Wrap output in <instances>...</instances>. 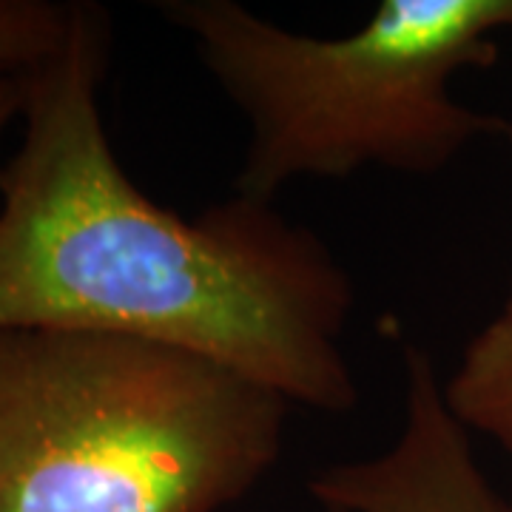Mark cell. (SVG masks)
<instances>
[{
	"label": "cell",
	"mask_w": 512,
	"mask_h": 512,
	"mask_svg": "<svg viewBox=\"0 0 512 512\" xmlns=\"http://www.w3.org/2000/svg\"><path fill=\"white\" fill-rule=\"evenodd\" d=\"M109 26L74 6L26 83V131L0 168V330H89L188 350L288 404L348 413L353 282L274 202L234 194L197 217L151 202L109 146L97 89Z\"/></svg>",
	"instance_id": "obj_1"
},
{
	"label": "cell",
	"mask_w": 512,
	"mask_h": 512,
	"mask_svg": "<svg viewBox=\"0 0 512 512\" xmlns=\"http://www.w3.org/2000/svg\"><path fill=\"white\" fill-rule=\"evenodd\" d=\"M288 410L188 350L0 330V512H220L274 467Z\"/></svg>",
	"instance_id": "obj_2"
},
{
	"label": "cell",
	"mask_w": 512,
	"mask_h": 512,
	"mask_svg": "<svg viewBox=\"0 0 512 512\" xmlns=\"http://www.w3.org/2000/svg\"><path fill=\"white\" fill-rule=\"evenodd\" d=\"M160 15L248 123L234 191L274 202L302 177H350L379 165L439 174L478 137L512 123L453 100L450 77L490 66L512 0H384L359 32H291L237 0H163Z\"/></svg>",
	"instance_id": "obj_3"
},
{
	"label": "cell",
	"mask_w": 512,
	"mask_h": 512,
	"mask_svg": "<svg viewBox=\"0 0 512 512\" xmlns=\"http://www.w3.org/2000/svg\"><path fill=\"white\" fill-rule=\"evenodd\" d=\"M404 424L379 456L319 470L308 490L330 510L350 512H512L470 450L467 430L444 402L427 350L404 348Z\"/></svg>",
	"instance_id": "obj_4"
},
{
	"label": "cell",
	"mask_w": 512,
	"mask_h": 512,
	"mask_svg": "<svg viewBox=\"0 0 512 512\" xmlns=\"http://www.w3.org/2000/svg\"><path fill=\"white\" fill-rule=\"evenodd\" d=\"M444 402L464 430L490 436L512 456V299L467 345L444 382Z\"/></svg>",
	"instance_id": "obj_5"
},
{
	"label": "cell",
	"mask_w": 512,
	"mask_h": 512,
	"mask_svg": "<svg viewBox=\"0 0 512 512\" xmlns=\"http://www.w3.org/2000/svg\"><path fill=\"white\" fill-rule=\"evenodd\" d=\"M74 6L46 0H0V74L37 69L66 43Z\"/></svg>",
	"instance_id": "obj_6"
},
{
	"label": "cell",
	"mask_w": 512,
	"mask_h": 512,
	"mask_svg": "<svg viewBox=\"0 0 512 512\" xmlns=\"http://www.w3.org/2000/svg\"><path fill=\"white\" fill-rule=\"evenodd\" d=\"M26 103V83L23 74H0V131L9 126Z\"/></svg>",
	"instance_id": "obj_7"
},
{
	"label": "cell",
	"mask_w": 512,
	"mask_h": 512,
	"mask_svg": "<svg viewBox=\"0 0 512 512\" xmlns=\"http://www.w3.org/2000/svg\"><path fill=\"white\" fill-rule=\"evenodd\" d=\"M322 512H350V510H330V507H322Z\"/></svg>",
	"instance_id": "obj_8"
},
{
	"label": "cell",
	"mask_w": 512,
	"mask_h": 512,
	"mask_svg": "<svg viewBox=\"0 0 512 512\" xmlns=\"http://www.w3.org/2000/svg\"><path fill=\"white\" fill-rule=\"evenodd\" d=\"M507 137H510V140H512V128H510V134H507Z\"/></svg>",
	"instance_id": "obj_9"
}]
</instances>
